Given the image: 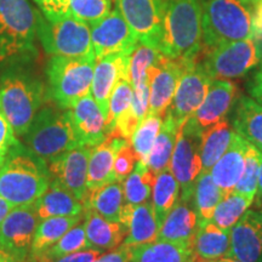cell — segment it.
<instances>
[{
	"mask_svg": "<svg viewBox=\"0 0 262 262\" xmlns=\"http://www.w3.org/2000/svg\"><path fill=\"white\" fill-rule=\"evenodd\" d=\"M235 131L232 130L228 120L222 119L202 133L201 158L202 170L210 171L214 164L225 155L233 140Z\"/></svg>",
	"mask_w": 262,
	"mask_h": 262,
	"instance_id": "4dcf8cb0",
	"label": "cell"
},
{
	"mask_svg": "<svg viewBox=\"0 0 262 262\" xmlns=\"http://www.w3.org/2000/svg\"><path fill=\"white\" fill-rule=\"evenodd\" d=\"M261 58V47L250 38L211 49L202 64L212 80H229L244 77L260 63Z\"/></svg>",
	"mask_w": 262,
	"mask_h": 262,
	"instance_id": "30bf717a",
	"label": "cell"
},
{
	"mask_svg": "<svg viewBox=\"0 0 262 262\" xmlns=\"http://www.w3.org/2000/svg\"><path fill=\"white\" fill-rule=\"evenodd\" d=\"M37 35L44 50L52 56L78 57L94 54L91 27L70 14L49 21L37 11Z\"/></svg>",
	"mask_w": 262,
	"mask_h": 262,
	"instance_id": "ba28073f",
	"label": "cell"
},
{
	"mask_svg": "<svg viewBox=\"0 0 262 262\" xmlns=\"http://www.w3.org/2000/svg\"><path fill=\"white\" fill-rule=\"evenodd\" d=\"M91 147L78 146L55 157L49 162V171L80 202L85 201L88 192V169Z\"/></svg>",
	"mask_w": 262,
	"mask_h": 262,
	"instance_id": "2e32d148",
	"label": "cell"
},
{
	"mask_svg": "<svg viewBox=\"0 0 262 262\" xmlns=\"http://www.w3.org/2000/svg\"><path fill=\"white\" fill-rule=\"evenodd\" d=\"M233 129L262 153V104L248 96H239L233 116Z\"/></svg>",
	"mask_w": 262,
	"mask_h": 262,
	"instance_id": "4316f807",
	"label": "cell"
},
{
	"mask_svg": "<svg viewBox=\"0 0 262 262\" xmlns=\"http://www.w3.org/2000/svg\"><path fill=\"white\" fill-rule=\"evenodd\" d=\"M262 198V159L260 166V173H258V182H257V192H256V201Z\"/></svg>",
	"mask_w": 262,
	"mask_h": 262,
	"instance_id": "f5cc1de1",
	"label": "cell"
},
{
	"mask_svg": "<svg viewBox=\"0 0 262 262\" xmlns=\"http://www.w3.org/2000/svg\"><path fill=\"white\" fill-rule=\"evenodd\" d=\"M217 262H229V261H228V257H222V258H219Z\"/></svg>",
	"mask_w": 262,
	"mask_h": 262,
	"instance_id": "91938a15",
	"label": "cell"
},
{
	"mask_svg": "<svg viewBox=\"0 0 262 262\" xmlns=\"http://www.w3.org/2000/svg\"><path fill=\"white\" fill-rule=\"evenodd\" d=\"M192 262H217V260H210V258H204V257L198 256V255L193 253V255H192Z\"/></svg>",
	"mask_w": 262,
	"mask_h": 262,
	"instance_id": "6f0895ef",
	"label": "cell"
},
{
	"mask_svg": "<svg viewBox=\"0 0 262 262\" xmlns=\"http://www.w3.org/2000/svg\"><path fill=\"white\" fill-rule=\"evenodd\" d=\"M18 146L15 131L0 108V165L5 163L8 156Z\"/></svg>",
	"mask_w": 262,
	"mask_h": 262,
	"instance_id": "f6af8a7d",
	"label": "cell"
},
{
	"mask_svg": "<svg viewBox=\"0 0 262 262\" xmlns=\"http://www.w3.org/2000/svg\"><path fill=\"white\" fill-rule=\"evenodd\" d=\"M130 250L131 247L122 244L111 253L100 255L94 262H130Z\"/></svg>",
	"mask_w": 262,
	"mask_h": 262,
	"instance_id": "c3c4849f",
	"label": "cell"
},
{
	"mask_svg": "<svg viewBox=\"0 0 262 262\" xmlns=\"http://www.w3.org/2000/svg\"><path fill=\"white\" fill-rule=\"evenodd\" d=\"M228 257L241 262H262V215L248 210L231 229Z\"/></svg>",
	"mask_w": 262,
	"mask_h": 262,
	"instance_id": "ac0fdd59",
	"label": "cell"
},
{
	"mask_svg": "<svg viewBox=\"0 0 262 262\" xmlns=\"http://www.w3.org/2000/svg\"><path fill=\"white\" fill-rule=\"evenodd\" d=\"M112 11V0H70L68 12L89 26L103 18Z\"/></svg>",
	"mask_w": 262,
	"mask_h": 262,
	"instance_id": "7bdbcfd3",
	"label": "cell"
},
{
	"mask_svg": "<svg viewBox=\"0 0 262 262\" xmlns=\"http://www.w3.org/2000/svg\"><path fill=\"white\" fill-rule=\"evenodd\" d=\"M34 2L40 8L42 16L49 19V21H55V19H58L66 16L61 12L57 0H34Z\"/></svg>",
	"mask_w": 262,
	"mask_h": 262,
	"instance_id": "681fc988",
	"label": "cell"
},
{
	"mask_svg": "<svg viewBox=\"0 0 262 262\" xmlns=\"http://www.w3.org/2000/svg\"><path fill=\"white\" fill-rule=\"evenodd\" d=\"M131 31L140 42L159 49L165 0H116Z\"/></svg>",
	"mask_w": 262,
	"mask_h": 262,
	"instance_id": "5bb4252c",
	"label": "cell"
},
{
	"mask_svg": "<svg viewBox=\"0 0 262 262\" xmlns=\"http://www.w3.org/2000/svg\"><path fill=\"white\" fill-rule=\"evenodd\" d=\"M253 199L248 198L241 193L232 191L225 194L217 206L215 208L211 221L222 229L231 231L233 226L244 215L247 209L251 205Z\"/></svg>",
	"mask_w": 262,
	"mask_h": 262,
	"instance_id": "8d00e7d4",
	"label": "cell"
},
{
	"mask_svg": "<svg viewBox=\"0 0 262 262\" xmlns=\"http://www.w3.org/2000/svg\"><path fill=\"white\" fill-rule=\"evenodd\" d=\"M256 206L258 209H260V211H258V212H260V214L262 215V198L258 199V201H256Z\"/></svg>",
	"mask_w": 262,
	"mask_h": 262,
	"instance_id": "680465c9",
	"label": "cell"
},
{
	"mask_svg": "<svg viewBox=\"0 0 262 262\" xmlns=\"http://www.w3.org/2000/svg\"><path fill=\"white\" fill-rule=\"evenodd\" d=\"M196 60L170 58L162 55L155 64L150 66L147 77L149 80V112L165 116L178 89L182 74L192 62Z\"/></svg>",
	"mask_w": 262,
	"mask_h": 262,
	"instance_id": "4fadbf2b",
	"label": "cell"
},
{
	"mask_svg": "<svg viewBox=\"0 0 262 262\" xmlns=\"http://www.w3.org/2000/svg\"><path fill=\"white\" fill-rule=\"evenodd\" d=\"M163 118L158 114L150 113L145 117L137 127L134 135L131 136L130 143L133 146L134 152H135L136 158L140 162L146 163L148 159L150 150L155 145L157 136H158L160 126H162Z\"/></svg>",
	"mask_w": 262,
	"mask_h": 262,
	"instance_id": "74e56055",
	"label": "cell"
},
{
	"mask_svg": "<svg viewBox=\"0 0 262 262\" xmlns=\"http://www.w3.org/2000/svg\"><path fill=\"white\" fill-rule=\"evenodd\" d=\"M196 228H198V217L193 202L179 199L160 226L157 239L192 245Z\"/></svg>",
	"mask_w": 262,
	"mask_h": 262,
	"instance_id": "cb8c5ba5",
	"label": "cell"
},
{
	"mask_svg": "<svg viewBox=\"0 0 262 262\" xmlns=\"http://www.w3.org/2000/svg\"><path fill=\"white\" fill-rule=\"evenodd\" d=\"M18 147L0 166V195L14 206L31 205L48 191L50 171L45 160L18 153Z\"/></svg>",
	"mask_w": 262,
	"mask_h": 262,
	"instance_id": "277c9868",
	"label": "cell"
},
{
	"mask_svg": "<svg viewBox=\"0 0 262 262\" xmlns=\"http://www.w3.org/2000/svg\"><path fill=\"white\" fill-rule=\"evenodd\" d=\"M125 205L122 182H113L88 192L84 208L93 209L111 222H120Z\"/></svg>",
	"mask_w": 262,
	"mask_h": 262,
	"instance_id": "f546056e",
	"label": "cell"
},
{
	"mask_svg": "<svg viewBox=\"0 0 262 262\" xmlns=\"http://www.w3.org/2000/svg\"><path fill=\"white\" fill-rule=\"evenodd\" d=\"M179 127L180 124L173 119L171 114L166 112L163 118L162 126H160L155 145L150 150L148 159L145 163L150 171L155 172L156 175L169 168L170 159H171L176 139H178Z\"/></svg>",
	"mask_w": 262,
	"mask_h": 262,
	"instance_id": "d6a6232c",
	"label": "cell"
},
{
	"mask_svg": "<svg viewBox=\"0 0 262 262\" xmlns=\"http://www.w3.org/2000/svg\"><path fill=\"white\" fill-rule=\"evenodd\" d=\"M180 196V185L170 169H165L156 175L152 189V204L159 226L172 210Z\"/></svg>",
	"mask_w": 262,
	"mask_h": 262,
	"instance_id": "e575fe53",
	"label": "cell"
},
{
	"mask_svg": "<svg viewBox=\"0 0 262 262\" xmlns=\"http://www.w3.org/2000/svg\"><path fill=\"white\" fill-rule=\"evenodd\" d=\"M262 153L256 147L249 143L247 153H245V165L243 173L237 185H235L234 191L241 193L248 198H255L257 192V182H258V173H260Z\"/></svg>",
	"mask_w": 262,
	"mask_h": 262,
	"instance_id": "60d3db41",
	"label": "cell"
},
{
	"mask_svg": "<svg viewBox=\"0 0 262 262\" xmlns=\"http://www.w3.org/2000/svg\"><path fill=\"white\" fill-rule=\"evenodd\" d=\"M149 80L147 79L145 83L137 85L134 88V95H133V102H131V108L139 119L142 122L145 117L149 112Z\"/></svg>",
	"mask_w": 262,
	"mask_h": 262,
	"instance_id": "bcb514c9",
	"label": "cell"
},
{
	"mask_svg": "<svg viewBox=\"0 0 262 262\" xmlns=\"http://www.w3.org/2000/svg\"><path fill=\"white\" fill-rule=\"evenodd\" d=\"M70 112L81 145L94 148L107 139L106 116L93 95L81 97L70 108Z\"/></svg>",
	"mask_w": 262,
	"mask_h": 262,
	"instance_id": "d6986e66",
	"label": "cell"
},
{
	"mask_svg": "<svg viewBox=\"0 0 262 262\" xmlns=\"http://www.w3.org/2000/svg\"><path fill=\"white\" fill-rule=\"evenodd\" d=\"M14 208L15 206L12 205L11 203H9L6 199H4L2 195H0V226H2L3 221L5 220L6 216L9 215V212Z\"/></svg>",
	"mask_w": 262,
	"mask_h": 262,
	"instance_id": "816d5d0a",
	"label": "cell"
},
{
	"mask_svg": "<svg viewBox=\"0 0 262 262\" xmlns=\"http://www.w3.org/2000/svg\"><path fill=\"white\" fill-rule=\"evenodd\" d=\"M248 145V141L235 133L228 149L210 169L212 180L225 194L234 191L235 185L243 173Z\"/></svg>",
	"mask_w": 262,
	"mask_h": 262,
	"instance_id": "7402d4cb",
	"label": "cell"
},
{
	"mask_svg": "<svg viewBox=\"0 0 262 262\" xmlns=\"http://www.w3.org/2000/svg\"><path fill=\"white\" fill-rule=\"evenodd\" d=\"M134 88L129 80L120 79L114 88L112 95H111L110 103H108V112L106 117V131L107 136L113 133L117 120L119 117L129 110L133 102Z\"/></svg>",
	"mask_w": 262,
	"mask_h": 262,
	"instance_id": "b9f144b4",
	"label": "cell"
},
{
	"mask_svg": "<svg viewBox=\"0 0 262 262\" xmlns=\"http://www.w3.org/2000/svg\"><path fill=\"white\" fill-rule=\"evenodd\" d=\"M95 63V54L50 58L47 66L49 95L62 110H70L81 97L91 94Z\"/></svg>",
	"mask_w": 262,
	"mask_h": 262,
	"instance_id": "52a82bcc",
	"label": "cell"
},
{
	"mask_svg": "<svg viewBox=\"0 0 262 262\" xmlns=\"http://www.w3.org/2000/svg\"><path fill=\"white\" fill-rule=\"evenodd\" d=\"M241 2L243 3L248 9H254L256 8V6L262 4V0H241Z\"/></svg>",
	"mask_w": 262,
	"mask_h": 262,
	"instance_id": "db71d44e",
	"label": "cell"
},
{
	"mask_svg": "<svg viewBox=\"0 0 262 262\" xmlns=\"http://www.w3.org/2000/svg\"><path fill=\"white\" fill-rule=\"evenodd\" d=\"M37 11L29 0H0V64L38 55Z\"/></svg>",
	"mask_w": 262,
	"mask_h": 262,
	"instance_id": "3957f363",
	"label": "cell"
},
{
	"mask_svg": "<svg viewBox=\"0 0 262 262\" xmlns=\"http://www.w3.org/2000/svg\"><path fill=\"white\" fill-rule=\"evenodd\" d=\"M137 162L136 155L134 152L133 146H131L130 140L122 148L118 150L116 160H114V180L116 182H123L127 176L130 175L134 168H135Z\"/></svg>",
	"mask_w": 262,
	"mask_h": 262,
	"instance_id": "ee69618b",
	"label": "cell"
},
{
	"mask_svg": "<svg viewBox=\"0 0 262 262\" xmlns=\"http://www.w3.org/2000/svg\"><path fill=\"white\" fill-rule=\"evenodd\" d=\"M28 61L14 62L0 80V108L16 136H24L44 101V85L31 70Z\"/></svg>",
	"mask_w": 262,
	"mask_h": 262,
	"instance_id": "6da1fadb",
	"label": "cell"
},
{
	"mask_svg": "<svg viewBox=\"0 0 262 262\" xmlns=\"http://www.w3.org/2000/svg\"><path fill=\"white\" fill-rule=\"evenodd\" d=\"M85 249H90L89 242H88L86 238V232H85L84 225L78 224L33 262L52 261L55 258L85 250Z\"/></svg>",
	"mask_w": 262,
	"mask_h": 262,
	"instance_id": "f35d334b",
	"label": "cell"
},
{
	"mask_svg": "<svg viewBox=\"0 0 262 262\" xmlns=\"http://www.w3.org/2000/svg\"><path fill=\"white\" fill-rule=\"evenodd\" d=\"M187 262H192V256H191V258H189V260H188Z\"/></svg>",
	"mask_w": 262,
	"mask_h": 262,
	"instance_id": "94428289",
	"label": "cell"
},
{
	"mask_svg": "<svg viewBox=\"0 0 262 262\" xmlns=\"http://www.w3.org/2000/svg\"><path fill=\"white\" fill-rule=\"evenodd\" d=\"M155 181L156 173L145 163L137 160L135 168L122 185L126 204L137 205L148 201Z\"/></svg>",
	"mask_w": 262,
	"mask_h": 262,
	"instance_id": "d590c367",
	"label": "cell"
},
{
	"mask_svg": "<svg viewBox=\"0 0 262 262\" xmlns=\"http://www.w3.org/2000/svg\"><path fill=\"white\" fill-rule=\"evenodd\" d=\"M162 55L163 54L159 51V49L139 41L135 50L133 51L130 56L129 73L130 83L133 88H136L137 85L145 83L148 79L147 72H148L150 66H153L159 60Z\"/></svg>",
	"mask_w": 262,
	"mask_h": 262,
	"instance_id": "ab89813d",
	"label": "cell"
},
{
	"mask_svg": "<svg viewBox=\"0 0 262 262\" xmlns=\"http://www.w3.org/2000/svg\"><path fill=\"white\" fill-rule=\"evenodd\" d=\"M34 208L39 219L42 220L54 216L83 215L84 203L75 198L57 180H54L48 191L34 203Z\"/></svg>",
	"mask_w": 262,
	"mask_h": 262,
	"instance_id": "d4e9b609",
	"label": "cell"
},
{
	"mask_svg": "<svg viewBox=\"0 0 262 262\" xmlns=\"http://www.w3.org/2000/svg\"><path fill=\"white\" fill-rule=\"evenodd\" d=\"M90 27L91 42L96 58L113 54H133L139 44V39L117 6Z\"/></svg>",
	"mask_w": 262,
	"mask_h": 262,
	"instance_id": "7c38bea8",
	"label": "cell"
},
{
	"mask_svg": "<svg viewBox=\"0 0 262 262\" xmlns=\"http://www.w3.org/2000/svg\"><path fill=\"white\" fill-rule=\"evenodd\" d=\"M58 2V6H60L61 12L63 15H68V5H70V0H57Z\"/></svg>",
	"mask_w": 262,
	"mask_h": 262,
	"instance_id": "9f6ffc18",
	"label": "cell"
},
{
	"mask_svg": "<svg viewBox=\"0 0 262 262\" xmlns=\"http://www.w3.org/2000/svg\"><path fill=\"white\" fill-rule=\"evenodd\" d=\"M40 219L34 204L15 206L0 226V247L16 262H28Z\"/></svg>",
	"mask_w": 262,
	"mask_h": 262,
	"instance_id": "8fae6325",
	"label": "cell"
},
{
	"mask_svg": "<svg viewBox=\"0 0 262 262\" xmlns=\"http://www.w3.org/2000/svg\"><path fill=\"white\" fill-rule=\"evenodd\" d=\"M248 91L255 101L262 104V67L254 74L253 79L248 83Z\"/></svg>",
	"mask_w": 262,
	"mask_h": 262,
	"instance_id": "f907efd6",
	"label": "cell"
},
{
	"mask_svg": "<svg viewBox=\"0 0 262 262\" xmlns=\"http://www.w3.org/2000/svg\"><path fill=\"white\" fill-rule=\"evenodd\" d=\"M102 251L96 249H85L77 253L64 255V256L55 258L52 261H37V262H94L100 256Z\"/></svg>",
	"mask_w": 262,
	"mask_h": 262,
	"instance_id": "7dc6e473",
	"label": "cell"
},
{
	"mask_svg": "<svg viewBox=\"0 0 262 262\" xmlns=\"http://www.w3.org/2000/svg\"><path fill=\"white\" fill-rule=\"evenodd\" d=\"M203 41L214 49L254 38L251 12L241 0H205L202 4Z\"/></svg>",
	"mask_w": 262,
	"mask_h": 262,
	"instance_id": "5b68a950",
	"label": "cell"
},
{
	"mask_svg": "<svg viewBox=\"0 0 262 262\" xmlns=\"http://www.w3.org/2000/svg\"><path fill=\"white\" fill-rule=\"evenodd\" d=\"M224 196V191L214 182L210 171L202 170L196 178L192 201L198 217V225L211 221L215 208Z\"/></svg>",
	"mask_w": 262,
	"mask_h": 262,
	"instance_id": "836d02e7",
	"label": "cell"
},
{
	"mask_svg": "<svg viewBox=\"0 0 262 262\" xmlns=\"http://www.w3.org/2000/svg\"><path fill=\"white\" fill-rule=\"evenodd\" d=\"M85 232L90 249L111 250L119 247L126 235V228L120 222H111L93 209L84 208Z\"/></svg>",
	"mask_w": 262,
	"mask_h": 262,
	"instance_id": "484cf974",
	"label": "cell"
},
{
	"mask_svg": "<svg viewBox=\"0 0 262 262\" xmlns=\"http://www.w3.org/2000/svg\"><path fill=\"white\" fill-rule=\"evenodd\" d=\"M120 224L126 228V235L123 244L127 247H136L156 241L160 229L155 208L152 202L148 201L137 205L125 203Z\"/></svg>",
	"mask_w": 262,
	"mask_h": 262,
	"instance_id": "ffe728a7",
	"label": "cell"
},
{
	"mask_svg": "<svg viewBox=\"0 0 262 262\" xmlns=\"http://www.w3.org/2000/svg\"><path fill=\"white\" fill-rule=\"evenodd\" d=\"M0 166H2V165H0Z\"/></svg>",
	"mask_w": 262,
	"mask_h": 262,
	"instance_id": "6125c7cd",
	"label": "cell"
},
{
	"mask_svg": "<svg viewBox=\"0 0 262 262\" xmlns=\"http://www.w3.org/2000/svg\"><path fill=\"white\" fill-rule=\"evenodd\" d=\"M203 129L193 117H189L179 127L178 139L173 148L169 169L180 185V199L193 201L196 178L201 173V142Z\"/></svg>",
	"mask_w": 262,
	"mask_h": 262,
	"instance_id": "9c48e42d",
	"label": "cell"
},
{
	"mask_svg": "<svg viewBox=\"0 0 262 262\" xmlns=\"http://www.w3.org/2000/svg\"><path fill=\"white\" fill-rule=\"evenodd\" d=\"M203 47L199 0H165L159 51L164 56L196 60Z\"/></svg>",
	"mask_w": 262,
	"mask_h": 262,
	"instance_id": "7a4b0ae2",
	"label": "cell"
},
{
	"mask_svg": "<svg viewBox=\"0 0 262 262\" xmlns=\"http://www.w3.org/2000/svg\"><path fill=\"white\" fill-rule=\"evenodd\" d=\"M189 244L156 241L131 247L130 262H187L193 255Z\"/></svg>",
	"mask_w": 262,
	"mask_h": 262,
	"instance_id": "83f0119b",
	"label": "cell"
},
{
	"mask_svg": "<svg viewBox=\"0 0 262 262\" xmlns=\"http://www.w3.org/2000/svg\"><path fill=\"white\" fill-rule=\"evenodd\" d=\"M212 79L199 62H192L182 74L168 112L180 125L198 110L208 94Z\"/></svg>",
	"mask_w": 262,
	"mask_h": 262,
	"instance_id": "9a60e30c",
	"label": "cell"
},
{
	"mask_svg": "<svg viewBox=\"0 0 262 262\" xmlns=\"http://www.w3.org/2000/svg\"><path fill=\"white\" fill-rule=\"evenodd\" d=\"M24 141L33 156L49 162L67 150L83 146L74 129L70 110L55 108H44L38 112L24 135Z\"/></svg>",
	"mask_w": 262,
	"mask_h": 262,
	"instance_id": "8992f818",
	"label": "cell"
},
{
	"mask_svg": "<svg viewBox=\"0 0 262 262\" xmlns=\"http://www.w3.org/2000/svg\"><path fill=\"white\" fill-rule=\"evenodd\" d=\"M130 56L131 54H113L96 58L91 95L106 117L111 95L118 81L120 79L130 81Z\"/></svg>",
	"mask_w": 262,
	"mask_h": 262,
	"instance_id": "e0dca14e",
	"label": "cell"
},
{
	"mask_svg": "<svg viewBox=\"0 0 262 262\" xmlns=\"http://www.w3.org/2000/svg\"><path fill=\"white\" fill-rule=\"evenodd\" d=\"M193 251L198 256L210 260L228 257L231 250V231L222 229L212 221L198 225L194 239Z\"/></svg>",
	"mask_w": 262,
	"mask_h": 262,
	"instance_id": "f1b7e54d",
	"label": "cell"
},
{
	"mask_svg": "<svg viewBox=\"0 0 262 262\" xmlns=\"http://www.w3.org/2000/svg\"><path fill=\"white\" fill-rule=\"evenodd\" d=\"M239 95L237 85L228 80H212L208 94L193 118L203 130L225 119Z\"/></svg>",
	"mask_w": 262,
	"mask_h": 262,
	"instance_id": "44dd1931",
	"label": "cell"
},
{
	"mask_svg": "<svg viewBox=\"0 0 262 262\" xmlns=\"http://www.w3.org/2000/svg\"><path fill=\"white\" fill-rule=\"evenodd\" d=\"M0 262H16L10 255L6 253L4 249L0 247Z\"/></svg>",
	"mask_w": 262,
	"mask_h": 262,
	"instance_id": "11a10c76",
	"label": "cell"
},
{
	"mask_svg": "<svg viewBox=\"0 0 262 262\" xmlns=\"http://www.w3.org/2000/svg\"><path fill=\"white\" fill-rule=\"evenodd\" d=\"M83 216H54V217L42 219L39 222L37 229H35L34 238L31 248V260L34 261L35 258L44 254L49 248L52 247L58 239L78 225Z\"/></svg>",
	"mask_w": 262,
	"mask_h": 262,
	"instance_id": "1f68e13d",
	"label": "cell"
},
{
	"mask_svg": "<svg viewBox=\"0 0 262 262\" xmlns=\"http://www.w3.org/2000/svg\"><path fill=\"white\" fill-rule=\"evenodd\" d=\"M126 141L122 137L107 136L102 143L91 149L88 169V189L93 191L108 183L116 182L114 180V160L116 156Z\"/></svg>",
	"mask_w": 262,
	"mask_h": 262,
	"instance_id": "603a6c76",
	"label": "cell"
}]
</instances>
